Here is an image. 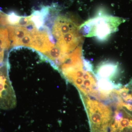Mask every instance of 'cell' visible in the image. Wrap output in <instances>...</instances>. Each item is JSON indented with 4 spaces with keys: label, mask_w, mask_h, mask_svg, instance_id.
<instances>
[{
    "label": "cell",
    "mask_w": 132,
    "mask_h": 132,
    "mask_svg": "<svg viewBox=\"0 0 132 132\" xmlns=\"http://www.w3.org/2000/svg\"><path fill=\"white\" fill-rule=\"evenodd\" d=\"M0 132H2L1 130V129H0Z\"/></svg>",
    "instance_id": "cell-4"
},
{
    "label": "cell",
    "mask_w": 132,
    "mask_h": 132,
    "mask_svg": "<svg viewBox=\"0 0 132 132\" xmlns=\"http://www.w3.org/2000/svg\"><path fill=\"white\" fill-rule=\"evenodd\" d=\"M119 71V64L117 62L105 61L101 62L98 65L95 74L98 78L113 81L117 78Z\"/></svg>",
    "instance_id": "cell-3"
},
{
    "label": "cell",
    "mask_w": 132,
    "mask_h": 132,
    "mask_svg": "<svg viewBox=\"0 0 132 132\" xmlns=\"http://www.w3.org/2000/svg\"><path fill=\"white\" fill-rule=\"evenodd\" d=\"M126 20L120 17L102 14L89 19L80 26L83 36L94 37L101 41L106 40L118 31L119 26Z\"/></svg>",
    "instance_id": "cell-1"
},
{
    "label": "cell",
    "mask_w": 132,
    "mask_h": 132,
    "mask_svg": "<svg viewBox=\"0 0 132 132\" xmlns=\"http://www.w3.org/2000/svg\"><path fill=\"white\" fill-rule=\"evenodd\" d=\"M9 39L13 47L23 46L32 47L34 36L31 27L7 26Z\"/></svg>",
    "instance_id": "cell-2"
}]
</instances>
